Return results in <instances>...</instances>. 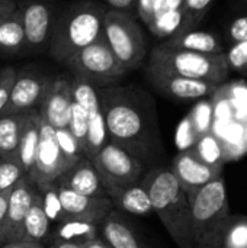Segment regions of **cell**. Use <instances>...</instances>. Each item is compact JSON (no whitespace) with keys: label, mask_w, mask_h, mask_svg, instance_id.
<instances>
[{"label":"cell","mask_w":247,"mask_h":248,"mask_svg":"<svg viewBox=\"0 0 247 248\" xmlns=\"http://www.w3.org/2000/svg\"><path fill=\"white\" fill-rule=\"evenodd\" d=\"M54 185L83 196H108L93 163L86 157L79 160L73 167L63 173Z\"/></svg>","instance_id":"17"},{"label":"cell","mask_w":247,"mask_h":248,"mask_svg":"<svg viewBox=\"0 0 247 248\" xmlns=\"http://www.w3.org/2000/svg\"><path fill=\"white\" fill-rule=\"evenodd\" d=\"M49 234H51V222L44 212L42 202H41V193L36 187L31 208L25 218L22 240L44 244V241L49 237Z\"/></svg>","instance_id":"23"},{"label":"cell","mask_w":247,"mask_h":248,"mask_svg":"<svg viewBox=\"0 0 247 248\" xmlns=\"http://www.w3.org/2000/svg\"><path fill=\"white\" fill-rule=\"evenodd\" d=\"M106 190L138 183L144 173V164L121 145L108 141L92 161Z\"/></svg>","instance_id":"8"},{"label":"cell","mask_w":247,"mask_h":248,"mask_svg":"<svg viewBox=\"0 0 247 248\" xmlns=\"http://www.w3.org/2000/svg\"><path fill=\"white\" fill-rule=\"evenodd\" d=\"M10 15V13H9ZM9 15H6V13H0V26H1V23H3V20L9 16Z\"/></svg>","instance_id":"47"},{"label":"cell","mask_w":247,"mask_h":248,"mask_svg":"<svg viewBox=\"0 0 247 248\" xmlns=\"http://www.w3.org/2000/svg\"><path fill=\"white\" fill-rule=\"evenodd\" d=\"M148 193L153 214L159 217L167 234L179 248H194L191 203L169 167L151 169L141 177Z\"/></svg>","instance_id":"2"},{"label":"cell","mask_w":247,"mask_h":248,"mask_svg":"<svg viewBox=\"0 0 247 248\" xmlns=\"http://www.w3.org/2000/svg\"><path fill=\"white\" fill-rule=\"evenodd\" d=\"M76 77H80L95 87L116 84L128 71L112 54L103 35L93 44L77 51L64 64Z\"/></svg>","instance_id":"7"},{"label":"cell","mask_w":247,"mask_h":248,"mask_svg":"<svg viewBox=\"0 0 247 248\" xmlns=\"http://www.w3.org/2000/svg\"><path fill=\"white\" fill-rule=\"evenodd\" d=\"M245 76H246V77H247V71H246V73H245Z\"/></svg>","instance_id":"49"},{"label":"cell","mask_w":247,"mask_h":248,"mask_svg":"<svg viewBox=\"0 0 247 248\" xmlns=\"http://www.w3.org/2000/svg\"><path fill=\"white\" fill-rule=\"evenodd\" d=\"M12 189L4 190L0 193V241H1V230H3V224H4V218H6V211H7V201H9V195H10Z\"/></svg>","instance_id":"41"},{"label":"cell","mask_w":247,"mask_h":248,"mask_svg":"<svg viewBox=\"0 0 247 248\" xmlns=\"http://www.w3.org/2000/svg\"><path fill=\"white\" fill-rule=\"evenodd\" d=\"M83 248H111L103 240H99V238H95V240H92V241H89V243H86L84 244V247Z\"/></svg>","instance_id":"44"},{"label":"cell","mask_w":247,"mask_h":248,"mask_svg":"<svg viewBox=\"0 0 247 248\" xmlns=\"http://www.w3.org/2000/svg\"><path fill=\"white\" fill-rule=\"evenodd\" d=\"M0 248H47L41 243H33V241H25V240H17V241H10L6 243Z\"/></svg>","instance_id":"42"},{"label":"cell","mask_w":247,"mask_h":248,"mask_svg":"<svg viewBox=\"0 0 247 248\" xmlns=\"http://www.w3.org/2000/svg\"><path fill=\"white\" fill-rule=\"evenodd\" d=\"M191 150L194 151V154L201 161H204V163H207L210 166H214V167H221L223 169V166H224V163L227 160L223 142L211 131L201 135Z\"/></svg>","instance_id":"27"},{"label":"cell","mask_w":247,"mask_h":248,"mask_svg":"<svg viewBox=\"0 0 247 248\" xmlns=\"http://www.w3.org/2000/svg\"><path fill=\"white\" fill-rule=\"evenodd\" d=\"M25 46V32L22 12L17 7L12 12L0 26V55H22Z\"/></svg>","instance_id":"22"},{"label":"cell","mask_w":247,"mask_h":248,"mask_svg":"<svg viewBox=\"0 0 247 248\" xmlns=\"http://www.w3.org/2000/svg\"><path fill=\"white\" fill-rule=\"evenodd\" d=\"M39 131H41V115L38 109L25 112L19 145H17V164L20 166L25 174H29L33 169L36 150L39 144Z\"/></svg>","instance_id":"19"},{"label":"cell","mask_w":247,"mask_h":248,"mask_svg":"<svg viewBox=\"0 0 247 248\" xmlns=\"http://www.w3.org/2000/svg\"><path fill=\"white\" fill-rule=\"evenodd\" d=\"M54 131H55V140L58 142V147H60L64 158L73 167L79 160H82L84 157V151H83L82 145L79 144V141L71 135V132L67 128L54 129Z\"/></svg>","instance_id":"29"},{"label":"cell","mask_w":247,"mask_h":248,"mask_svg":"<svg viewBox=\"0 0 247 248\" xmlns=\"http://www.w3.org/2000/svg\"><path fill=\"white\" fill-rule=\"evenodd\" d=\"M223 39L226 44L233 45L237 42L247 41V13L234 17L224 29Z\"/></svg>","instance_id":"35"},{"label":"cell","mask_w":247,"mask_h":248,"mask_svg":"<svg viewBox=\"0 0 247 248\" xmlns=\"http://www.w3.org/2000/svg\"><path fill=\"white\" fill-rule=\"evenodd\" d=\"M102 35L115 58L127 71H134L141 67L147 57V41L135 17L106 10Z\"/></svg>","instance_id":"6"},{"label":"cell","mask_w":247,"mask_h":248,"mask_svg":"<svg viewBox=\"0 0 247 248\" xmlns=\"http://www.w3.org/2000/svg\"><path fill=\"white\" fill-rule=\"evenodd\" d=\"M194 248H223L230 218V203L224 177H218L189 198Z\"/></svg>","instance_id":"4"},{"label":"cell","mask_w":247,"mask_h":248,"mask_svg":"<svg viewBox=\"0 0 247 248\" xmlns=\"http://www.w3.org/2000/svg\"><path fill=\"white\" fill-rule=\"evenodd\" d=\"M51 77L35 68H23L16 71L9 102L1 115L25 113L38 109L48 90Z\"/></svg>","instance_id":"12"},{"label":"cell","mask_w":247,"mask_h":248,"mask_svg":"<svg viewBox=\"0 0 247 248\" xmlns=\"http://www.w3.org/2000/svg\"><path fill=\"white\" fill-rule=\"evenodd\" d=\"M84 244L80 243H70V241H52V246L49 248H83Z\"/></svg>","instance_id":"43"},{"label":"cell","mask_w":247,"mask_h":248,"mask_svg":"<svg viewBox=\"0 0 247 248\" xmlns=\"http://www.w3.org/2000/svg\"><path fill=\"white\" fill-rule=\"evenodd\" d=\"M169 169L172 170L182 190L186 193L188 199L199 189L223 176L221 167H214L201 161L191 148L179 151L172 160V166Z\"/></svg>","instance_id":"13"},{"label":"cell","mask_w":247,"mask_h":248,"mask_svg":"<svg viewBox=\"0 0 247 248\" xmlns=\"http://www.w3.org/2000/svg\"><path fill=\"white\" fill-rule=\"evenodd\" d=\"M103 1H105L108 10L125 13V15H130L137 19L138 0H103Z\"/></svg>","instance_id":"40"},{"label":"cell","mask_w":247,"mask_h":248,"mask_svg":"<svg viewBox=\"0 0 247 248\" xmlns=\"http://www.w3.org/2000/svg\"><path fill=\"white\" fill-rule=\"evenodd\" d=\"M214 0H183L182 9L186 20L188 31L198 28V25L208 15Z\"/></svg>","instance_id":"32"},{"label":"cell","mask_w":247,"mask_h":248,"mask_svg":"<svg viewBox=\"0 0 247 248\" xmlns=\"http://www.w3.org/2000/svg\"><path fill=\"white\" fill-rule=\"evenodd\" d=\"M25 176L20 166L15 161L0 160V193L13 189L15 185Z\"/></svg>","instance_id":"34"},{"label":"cell","mask_w":247,"mask_h":248,"mask_svg":"<svg viewBox=\"0 0 247 248\" xmlns=\"http://www.w3.org/2000/svg\"><path fill=\"white\" fill-rule=\"evenodd\" d=\"M16 68L12 65H4L0 67V115L4 110L10 93H12V87L16 78Z\"/></svg>","instance_id":"37"},{"label":"cell","mask_w":247,"mask_h":248,"mask_svg":"<svg viewBox=\"0 0 247 248\" xmlns=\"http://www.w3.org/2000/svg\"><path fill=\"white\" fill-rule=\"evenodd\" d=\"M194 128L197 129L198 135H204L210 132V125H211V106L208 102H201L199 105L195 106V109L188 115Z\"/></svg>","instance_id":"36"},{"label":"cell","mask_w":247,"mask_h":248,"mask_svg":"<svg viewBox=\"0 0 247 248\" xmlns=\"http://www.w3.org/2000/svg\"><path fill=\"white\" fill-rule=\"evenodd\" d=\"M147 64L182 77L204 80L218 86L223 84L230 74L224 54H199L169 48L163 44L156 45L150 51Z\"/></svg>","instance_id":"5"},{"label":"cell","mask_w":247,"mask_h":248,"mask_svg":"<svg viewBox=\"0 0 247 248\" xmlns=\"http://www.w3.org/2000/svg\"><path fill=\"white\" fill-rule=\"evenodd\" d=\"M25 46L22 54H41L48 51L54 22L58 10L49 0H35L22 7Z\"/></svg>","instance_id":"10"},{"label":"cell","mask_w":247,"mask_h":248,"mask_svg":"<svg viewBox=\"0 0 247 248\" xmlns=\"http://www.w3.org/2000/svg\"><path fill=\"white\" fill-rule=\"evenodd\" d=\"M67 129L79 141V144L82 145V148L84 151L86 138H87V113L76 102L71 103V110H70V119H68Z\"/></svg>","instance_id":"31"},{"label":"cell","mask_w":247,"mask_h":248,"mask_svg":"<svg viewBox=\"0 0 247 248\" xmlns=\"http://www.w3.org/2000/svg\"><path fill=\"white\" fill-rule=\"evenodd\" d=\"M31 1H35V0H16V4H17V7H22V6H25V4H28Z\"/></svg>","instance_id":"46"},{"label":"cell","mask_w":247,"mask_h":248,"mask_svg":"<svg viewBox=\"0 0 247 248\" xmlns=\"http://www.w3.org/2000/svg\"><path fill=\"white\" fill-rule=\"evenodd\" d=\"M57 192L66 219H82L99 225L114 211L108 196H83L60 186H57Z\"/></svg>","instance_id":"16"},{"label":"cell","mask_w":247,"mask_h":248,"mask_svg":"<svg viewBox=\"0 0 247 248\" xmlns=\"http://www.w3.org/2000/svg\"><path fill=\"white\" fill-rule=\"evenodd\" d=\"M144 77L157 93L176 102L201 100L214 94L220 87L210 81L182 77L148 64L144 68Z\"/></svg>","instance_id":"9"},{"label":"cell","mask_w":247,"mask_h":248,"mask_svg":"<svg viewBox=\"0 0 247 248\" xmlns=\"http://www.w3.org/2000/svg\"><path fill=\"white\" fill-rule=\"evenodd\" d=\"M71 103V80L63 74L51 77L48 90L38 108L41 119L54 129L67 128Z\"/></svg>","instance_id":"14"},{"label":"cell","mask_w":247,"mask_h":248,"mask_svg":"<svg viewBox=\"0 0 247 248\" xmlns=\"http://www.w3.org/2000/svg\"><path fill=\"white\" fill-rule=\"evenodd\" d=\"M25 113L0 115V151L3 160L17 163V145Z\"/></svg>","instance_id":"24"},{"label":"cell","mask_w":247,"mask_h":248,"mask_svg":"<svg viewBox=\"0 0 247 248\" xmlns=\"http://www.w3.org/2000/svg\"><path fill=\"white\" fill-rule=\"evenodd\" d=\"M146 26L154 36L163 39H167L176 33L188 31L183 9L162 12L157 16H154Z\"/></svg>","instance_id":"26"},{"label":"cell","mask_w":247,"mask_h":248,"mask_svg":"<svg viewBox=\"0 0 247 248\" xmlns=\"http://www.w3.org/2000/svg\"><path fill=\"white\" fill-rule=\"evenodd\" d=\"M109 141L121 145L144 166L162 150L156 103L137 86L98 87Z\"/></svg>","instance_id":"1"},{"label":"cell","mask_w":247,"mask_h":248,"mask_svg":"<svg viewBox=\"0 0 247 248\" xmlns=\"http://www.w3.org/2000/svg\"><path fill=\"white\" fill-rule=\"evenodd\" d=\"M15 1H16V0H15Z\"/></svg>","instance_id":"50"},{"label":"cell","mask_w":247,"mask_h":248,"mask_svg":"<svg viewBox=\"0 0 247 248\" xmlns=\"http://www.w3.org/2000/svg\"><path fill=\"white\" fill-rule=\"evenodd\" d=\"M198 138H199V135H198L197 129L194 128V125H192V122H191V119H189V116H186V118L181 122V125H179V128H178V134H176V142H178L181 151L192 148Z\"/></svg>","instance_id":"38"},{"label":"cell","mask_w":247,"mask_h":248,"mask_svg":"<svg viewBox=\"0 0 247 248\" xmlns=\"http://www.w3.org/2000/svg\"><path fill=\"white\" fill-rule=\"evenodd\" d=\"M35 189L36 186L26 174L12 189L9 195L6 218L1 230V241L10 243V241L22 240L25 218L31 208Z\"/></svg>","instance_id":"15"},{"label":"cell","mask_w":247,"mask_h":248,"mask_svg":"<svg viewBox=\"0 0 247 248\" xmlns=\"http://www.w3.org/2000/svg\"><path fill=\"white\" fill-rule=\"evenodd\" d=\"M39 193H41V202H42V208L45 215L48 217L49 222H61L64 221V212L60 203V198H58V192H57V186L48 185L44 187H38Z\"/></svg>","instance_id":"30"},{"label":"cell","mask_w":247,"mask_h":248,"mask_svg":"<svg viewBox=\"0 0 247 248\" xmlns=\"http://www.w3.org/2000/svg\"><path fill=\"white\" fill-rule=\"evenodd\" d=\"M223 248H247V217L230 215L223 237Z\"/></svg>","instance_id":"28"},{"label":"cell","mask_w":247,"mask_h":248,"mask_svg":"<svg viewBox=\"0 0 247 248\" xmlns=\"http://www.w3.org/2000/svg\"><path fill=\"white\" fill-rule=\"evenodd\" d=\"M99 225L103 241L111 248H146L127 222L114 211Z\"/></svg>","instance_id":"21"},{"label":"cell","mask_w":247,"mask_h":248,"mask_svg":"<svg viewBox=\"0 0 247 248\" xmlns=\"http://www.w3.org/2000/svg\"><path fill=\"white\" fill-rule=\"evenodd\" d=\"M163 0H138V7H137V17L147 25L156 15H159L162 9Z\"/></svg>","instance_id":"39"},{"label":"cell","mask_w":247,"mask_h":248,"mask_svg":"<svg viewBox=\"0 0 247 248\" xmlns=\"http://www.w3.org/2000/svg\"><path fill=\"white\" fill-rule=\"evenodd\" d=\"M108 198L112 201L114 208H118L119 211H124L127 214H132L137 217H148L150 214H153L148 193L141 182L109 190Z\"/></svg>","instance_id":"20"},{"label":"cell","mask_w":247,"mask_h":248,"mask_svg":"<svg viewBox=\"0 0 247 248\" xmlns=\"http://www.w3.org/2000/svg\"><path fill=\"white\" fill-rule=\"evenodd\" d=\"M106 6L93 0H80L58 10L48 52L66 64L77 51L98 41L103 33Z\"/></svg>","instance_id":"3"},{"label":"cell","mask_w":247,"mask_h":248,"mask_svg":"<svg viewBox=\"0 0 247 248\" xmlns=\"http://www.w3.org/2000/svg\"><path fill=\"white\" fill-rule=\"evenodd\" d=\"M71 166L64 158L58 142L55 140V131L41 119L39 144L36 150V158L33 169L26 174L36 187H44L55 183V180L66 173Z\"/></svg>","instance_id":"11"},{"label":"cell","mask_w":247,"mask_h":248,"mask_svg":"<svg viewBox=\"0 0 247 248\" xmlns=\"http://www.w3.org/2000/svg\"><path fill=\"white\" fill-rule=\"evenodd\" d=\"M165 46L176 48V49H186L199 54H224L226 52V42L218 32L214 31H204V29H189L181 33H176L162 42Z\"/></svg>","instance_id":"18"},{"label":"cell","mask_w":247,"mask_h":248,"mask_svg":"<svg viewBox=\"0 0 247 248\" xmlns=\"http://www.w3.org/2000/svg\"><path fill=\"white\" fill-rule=\"evenodd\" d=\"M224 57L230 71H236L245 76L247 71V41L229 45V48H226Z\"/></svg>","instance_id":"33"},{"label":"cell","mask_w":247,"mask_h":248,"mask_svg":"<svg viewBox=\"0 0 247 248\" xmlns=\"http://www.w3.org/2000/svg\"><path fill=\"white\" fill-rule=\"evenodd\" d=\"M234 4H237L240 9H247V0H231Z\"/></svg>","instance_id":"45"},{"label":"cell","mask_w":247,"mask_h":248,"mask_svg":"<svg viewBox=\"0 0 247 248\" xmlns=\"http://www.w3.org/2000/svg\"><path fill=\"white\" fill-rule=\"evenodd\" d=\"M0 160H3V154H1V151H0Z\"/></svg>","instance_id":"48"},{"label":"cell","mask_w":247,"mask_h":248,"mask_svg":"<svg viewBox=\"0 0 247 248\" xmlns=\"http://www.w3.org/2000/svg\"><path fill=\"white\" fill-rule=\"evenodd\" d=\"M98 238V225L82 219H64L55 225L52 241H70L86 244Z\"/></svg>","instance_id":"25"}]
</instances>
